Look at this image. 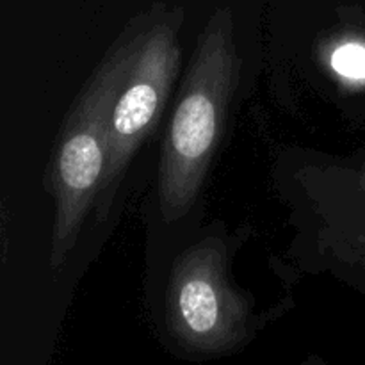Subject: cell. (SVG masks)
<instances>
[{"label": "cell", "mask_w": 365, "mask_h": 365, "mask_svg": "<svg viewBox=\"0 0 365 365\" xmlns=\"http://www.w3.org/2000/svg\"><path fill=\"white\" fill-rule=\"evenodd\" d=\"M155 107L157 93L152 86H132L114 110V130L120 135H134L152 120Z\"/></svg>", "instance_id": "4"}, {"label": "cell", "mask_w": 365, "mask_h": 365, "mask_svg": "<svg viewBox=\"0 0 365 365\" xmlns=\"http://www.w3.org/2000/svg\"><path fill=\"white\" fill-rule=\"evenodd\" d=\"M331 64L344 77L365 78V48L360 45H344L334 53Z\"/></svg>", "instance_id": "5"}, {"label": "cell", "mask_w": 365, "mask_h": 365, "mask_svg": "<svg viewBox=\"0 0 365 365\" xmlns=\"http://www.w3.org/2000/svg\"><path fill=\"white\" fill-rule=\"evenodd\" d=\"M216 134V110L205 95L187 96L175 114L171 141L178 155L198 159L210 148Z\"/></svg>", "instance_id": "1"}, {"label": "cell", "mask_w": 365, "mask_h": 365, "mask_svg": "<svg viewBox=\"0 0 365 365\" xmlns=\"http://www.w3.org/2000/svg\"><path fill=\"white\" fill-rule=\"evenodd\" d=\"M180 312L195 334L205 335L217 323V298L205 280H189L180 291Z\"/></svg>", "instance_id": "3"}, {"label": "cell", "mask_w": 365, "mask_h": 365, "mask_svg": "<svg viewBox=\"0 0 365 365\" xmlns=\"http://www.w3.org/2000/svg\"><path fill=\"white\" fill-rule=\"evenodd\" d=\"M64 184L75 191L91 187L102 170V150L89 134H78L64 145L59 160Z\"/></svg>", "instance_id": "2"}]
</instances>
